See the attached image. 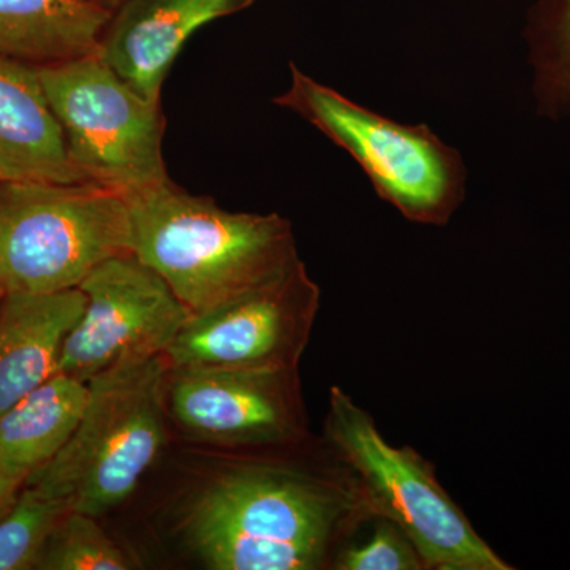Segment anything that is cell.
<instances>
[{"instance_id": "ba28073f", "label": "cell", "mask_w": 570, "mask_h": 570, "mask_svg": "<svg viewBox=\"0 0 570 570\" xmlns=\"http://www.w3.org/2000/svg\"><path fill=\"white\" fill-rule=\"evenodd\" d=\"M321 307V287L296 258L283 272L189 318L165 354L170 371L298 367Z\"/></svg>"}, {"instance_id": "7a4b0ae2", "label": "cell", "mask_w": 570, "mask_h": 570, "mask_svg": "<svg viewBox=\"0 0 570 570\" xmlns=\"http://www.w3.org/2000/svg\"><path fill=\"white\" fill-rule=\"evenodd\" d=\"M127 200L132 253L164 277L190 316L299 258L291 220L279 214L227 212L174 181Z\"/></svg>"}, {"instance_id": "7402d4cb", "label": "cell", "mask_w": 570, "mask_h": 570, "mask_svg": "<svg viewBox=\"0 0 570 570\" xmlns=\"http://www.w3.org/2000/svg\"><path fill=\"white\" fill-rule=\"evenodd\" d=\"M2 296H3V291H2V287H0V299H2Z\"/></svg>"}, {"instance_id": "ffe728a7", "label": "cell", "mask_w": 570, "mask_h": 570, "mask_svg": "<svg viewBox=\"0 0 570 570\" xmlns=\"http://www.w3.org/2000/svg\"><path fill=\"white\" fill-rule=\"evenodd\" d=\"M24 482L0 471V519L6 515L20 497Z\"/></svg>"}, {"instance_id": "5b68a950", "label": "cell", "mask_w": 570, "mask_h": 570, "mask_svg": "<svg viewBox=\"0 0 570 570\" xmlns=\"http://www.w3.org/2000/svg\"><path fill=\"white\" fill-rule=\"evenodd\" d=\"M291 86L273 102L313 124L360 165L377 197L409 223L444 227L466 197L468 168L425 124L363 107L291 63Z\"/></svg>"}, {"instance_id": "6da1fadb", "label": "cell", "mask_w": 570, "mask_h": 570, "mask_svg": "<svg viewBox=\"0 0 570 570\" xmlns=\"http://www.w3.org/2000/svg\"><path fill=\"white\" fill-rule=\"evenodd\" d=\"M302 442L255 450L194 498L184 531L209 569L333 570L374 515L354 471L324 436L309 459L295 456Z\"/></svg>"}, {"instance_id": "d6986e66", "label": "cell", "mask_w": 570, "mask_h": 570, "mask_svg": "<svg viewBox=\"0 0 570 570\" xmlns=\"http://www.w3.org/2000/svg\"><path fill=\"white\" fill-rule=\"evenodd\" d=\"M333 570H428L417 547L392 520L371 515L337 553Z\"/></svg>"}, {"instance_id": "30bf717a", "label": "cell", "mask_w": 570, "mask_h": 570, "mask_svg": "<svg viewBox=\"0 0 570 570\" xmlns=\"http://www.w3.org/2000/svg\"><path fill=\"white\" fill-rule=\"evenodd\" d=\"M167 409L187 434L223 448H281L309 438L298 367L170 371Z\"/></svg>"}, {"instance_id": "44dd1931", "label": "cell", "mask_w": 570, "mask_h": 570, "mask_svg": "<svg viewBox=\"0 0 570 570\" xmlns=\"http://www.w3.org/2000/svg\"><path fill=\"white\" fill-rule=\"evenodd\" d=\"M86 2H91L94 6L102 7V9L111 11L118 9L121 6L122 0H86Z\"/></svg>"}, {"instance_id": "5bb4252c", "label": "cell", "mask_w": 570, "mask_h": 570, "mask_svg": "<svg viewBox=\"0 0 570 570\" xmlns=\"http://www.w3.org/2000/svg\"><path fill=\"white\" fill-rule=\"evenodd\" d=\"M110 17L86 0H0V56L40 69L97 55Z\"/></svg>"}, {"instance_id": "9a60e30c", "label": "cell", "mask_w": 570, "mask_h": 570, "mask_svg": "<svg viewBox=\"0 0 570 570\" xmlns=\"http://www.w3.org/2000/svg\"><path fill=\"white\" fill-rule=\"evenodd\" d=\"M89 385L56 373L0 415V471L26 482L58 455L80 422Z\"/></svg>"}, {"instance_id": "3957f363", "label": "cell", "mask_w": 570, "mask_h": 570, "mask_svg": "<svg viewBox=\"0 0 570 570\" xmlns=\"http://www.w3.org/2000/svg\"><path fill=\"white\" fill-rule=\"evenodd\" d=\"M168 373L154 355L94 376L73 434L24 485L97 519L121 505L164 448Z\"/></svg>"}, {"instance_id": "e0dca14e", "label": "cell", "mask_w": 570, "mask_h": 570, "mask_svg": "<svg viewBox=\"0 0 570 570\" xmlns=\"http://www.w3.org/2000/svg\"><path fill=\"white\" fill-rule=\"evenodd\" d=\"M134 561L97 523V517L69 510L45 543L36 569L129 570Z\"/></svg>"}, {"instance_id": "9c48e42d", "label": "cell", "mask_w": 570, "mask_h": 570, "mask_svg": "<svg viewBox=\"0 0 570 570\" xmlns=\"http://www.w3.org/2000/svg\"><path fill=\"white\" fill-rule=\"evenodd\" d=\"M78 288L85 311L63 343L58 373L81 381L127 360L167 354L193 317L164 277L134 253L104 262Z\"/></svg>"}, {"instance_id": "8fae6325", "label": "cell", "mask_w": 570, "mask_h": 570, "mask_svg": "<svg viewBox=\"0 0 570 570\" xmlns=\"http://www.w3.org/2000/svg\"><path fill=\"white\" fill-rule=\"evenodd\" d=\"M255 0H122L100 37L99 51L122 80L163 104L168 71L184 43L208 22L249 9Z\"/></svg>"}, {"instance_id": "277c9868", "label": "cell", "mask_w": 570, "mask_h": 570, "mask_svg": "<svg viewBox=\"0 0 570 570\" xmlns=\"http://www.w3.org/2000/svg\"><path fill=\"white\" fill-rule=\"evenodd\" d=\"M132 253L130 205L92 183L0 179L3 294L77 288L97 266Z\"/></svg>"}, {"instance_id": "2e32d148", "label": "cell", "mask_w": 570, "mask_h": 570, "mask_svg": "<svg viewBox=\"0 0 570 570\" xmlns=\"http://www.w3.org/2000/svg\"><path fill=\"white\" fill-rule=\"evenodd\" d=\"M539 115L570 112V0H540L527 31Z\"/></svg>"}, {"instance_id": "7c38bea8", "label": "cell", "mask_w": 570, "mask_h": 570, "mask_svg": "<svg viewBox=\"0 0 570 570\" xmlns=\"http://www.w3.org/2000/svg\"><path fill=\"white\" fill-rule=\"evenodd\" d=\"M80 288L3 294L0 299V415L58 373L63 343L85 311Z\"/></svg>"}, {"instance_id": "52a82bcc", "label": "cell", "mask_w": 570, "mask_h": 570, "mask_svg": "<svg viewBox=\"0 0 570 570\" xmlns=\"http://www.w3.org/2000/svg\"><path fill=\"white\" fill-rule=\"evenodd\" d=\"M37 70L71 164L86 183L130 198L171 181L163 104L146 99L99 55Z\"/></svg>"}, {"instance_id": "8992f818", "label": "cell", "mask_w": 570, "mask_h": 570, "mask_svg": "<svg viewBox=\"0 0 570 570\" xmlns=\"http://www.w3.org/2000/svg\"><path fill=\"white\" fill-rule=\"evenodd\" d=\"M324 439L354 471L371 512L392 520L417 547L428 570H512L441 485L436 468L409 445L396 448L373 415L332 387Z\"/></svg>"}, {"instance_id": "4fadbf2b", "label": "cell", "mask_w": 570, "mask_h": 570, "mask_svg": "<svg viewBox=\"0 0 570 570\" xmlns=\"http://www.w3.org/2000/svg\"><path fill=\"white\" fill-rule=\"evenodd\" d=\"M0 179L86 183L71 164L39 70L0 56Z\"/></svg>"}, {"instance_id": "ac0fdd59", "label": "cell", "mask_w": 570, "mask_h": 570, "mask_svg": "<svg viewBox=\"0 0 570 570\" xmlns=\"http://www.w3.org/2000/svg\"><path fill=\"white\" fill-rule=\"evenodd\" d=\"M69 508L33 487H22L20 497L0 519V570L36 568L45 543Z\"/></svg>"}]
</instances>
